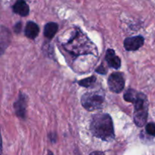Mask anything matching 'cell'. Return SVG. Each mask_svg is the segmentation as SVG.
Wrapping results in <instances>:
<instances>
[{
	"mask_svg": "<svg viewBox=\"0 0 155 155\" xmlns=\"http://www.w3.org/2000/svg\"><path fill=\"white\" fill-rule=\"evenodd\" d=\"M12 9L15 14H18L22 17L27 16L30 13V8L24 0L16 1V2L14 4L13 7H12Z\"/></svg>",
	"mask_w": 155,
	"mask_h": 155,
	"instance_id": "ba28073f",
	"label": "cell"
},
{
	"mask_svg": "<svg viewBox=\"0 0 155 155\" xmlns=\"http://www.w3.org/2000/svg\"><path fill=\"white\" fill-rule=\"evenodd\" d=\"M26 106H27L26 96L20 93L19 98L15 104V110L16 114L22 119H24L26 116Z\"/></svg>",
	"mask_w": 155,
	"mask_h": 155,
	"instance_id": "52a82bcc",
	"label": "cell"
},
{
	"mask_svg": "<svg viewBox=\"0 0 155 155\" xmlns=\"http://www.w3.org/2000/svg\"><path fill=\"white\" fill-rule=\"evenodd\" d=\"M21 22H19V23H18V24H16V25L15 26V33H20V32H21Z\"/></svg>",
	"mask_w": 155,
	"mask_h": 155,
	"instance_id": "9a60e30c",
	"label": "cell"
},
{
	"mask_svg": "<svg viewBox=\"0 0 155 155\" xmlns=\"http://www.w3.org/2000/svg\"><path fill=\"white\" fill-rule=\"evenodd\" d=\"M93 44L88 39L86 35L83 34L80 30L76 31L74 36H72L64 45L65 48L74 54H90L92 52Z\"/></svg>",
	"mask_w": 155,
	"mask_h": 155,
	"instance_id": "7a4b0ae2",
	"label": "cell"
},
{
	"mask_svg": "<svg viewBox=\"0 0 155 155\" xmlns=\"http://www.w3.org/2000/svg\"><path fill=\"white\" fill-rule=\"evenodd\" d=\"M105 59L107 64L111 68L115 69H119L120 68L121 61L119 57L116 55V53L113 49H107L106 51Z\"/></svg>",
	"mask_w": 155,
	"mask_h": 155,
	"instance_id": "9c48e42d",
	"label": "cell"
},
{
	"mask_svg": "<svg viewBox=\"0 0 155 155\" xmlns=\"http://www.w3.org/2000/svg\"><path fill=\"white\" fill-rule=\"evenodd\" d=\"M104 100V95L99 92H88L83 95L81 103L85 109L89 111H93L102 107Z\"/></svg>",
	"mask_w": 155,
	"mask_h": 155,
	"instance_id": "277c9868",
	"label": "cell"
},
{
	"mask_svg": "<svg viewBox=\"0 0 155 155\" xmlns=\"http://www.w3.org/2000/svg\"><path fill=\"white\" fill-rule=\"evenodd\" d=\"M146 132L151 136H155V124H153V123H150V124H147Z\"/></svg>",
	"mask_w": 155,
	"mask_h": 155,
	"instance_id": "5bb4252c",
	"label": "cell"
},
{
	"mask_svg": "<svg viewBox=\"0 0 155 155\" xmlns=\"http://www.w3.org/2000/svg\"><path fill=\"white\" fill-rule=\"evenodd\" d=\"M138 95H139V92H136L134 89H129L124 94V99L125 101H128V102L134 103L136 101V98H137Z\"/></svg>",
	"mask_w": 155,
	"mask_h": 155,
	"instance_id": "7c38bea8",
	"label": "cell"
},
{
	"mask_svg": "<svg viewBox=\"0 0 155 155\" xmlns=\"http://www.w3.org/2000/svg\"><path fill=\"white\" fill-rule=\"evenodd\" d=\"M134 119L135 124L139 127H142L146 124L148 119V102L146 95L139 92L137 98L134 103Z\"/></svg>",
	"mask_w": 155,
	"mask_h": 155,
	"instance_id": "3957f363",
	"label": "cell"
},
{
	"mask_svg": "<svg viewBox=\"0 0 155 155\" xmlns=\"http://www.w3.org/2000/svg\"><path fill=\"white\" fill-rule=\"evenodd\" d=\"M39 27L36 23L33 21L27 22L25 27V35L30 39H35L39 35Z\"/></svg>",
	"mask_w": 155,
	"mask_h": 155,
	"instance_id": "30bf717a",
	"label": "cell"
},
{
	"mask_svg": "<svg viewBox=\"0 0 155 155\" xmlns=\"http://www.w3.org/2000/svg\"><path fill=\"white\" fill-rule=\"evenodd\" d=\"M58 30V25L56 23H48L44 27V36L48 39H51L56 34Z\"/></svg>",
	"mask_w": 155,
	"mask_h": 155,
	"instance_id": "8fae6325",
	"label": "cell"
},
{
	"mask_svg": "<svg viewBox=\"0 0 155 155\" xmlns=\"http://www.w3.org/2000/svg\"><path fill=\"white\" fill-rule=\"evenodd\" d=\"M95 81H96V78H95V77L92 76V77H88V78L84 79V80H80V81L78 82V84L80 85V86H83V87L88 88L90 87L92 85H93L94 83H95Z\"/></svg>",
	"mask_w": 155,
	"mask_h": 155,
	"instance_id": "4fadbf2b",
	"label": "cell"
},
{
	"mask_svg": "<svg viewBox=\"0 0 155 155\" xmlns=\"http://www.w3.org/2000/svg\"><path fill=\"white\" fill-rule=\"evenodd\" d=\"M145 39L142 36L128 37L124 40V47L127 51H136L144 45Z\"/></svg>",
	"mask_w": 155,
	"mask_h": 155,
	"instance_id": "8992f818",
	"label": "cell"
},
{
	"mask_svg": "<svg viewBox=\"0 0 155 155\" xmlns=\"http://www.w3.org/2000/svg\"><path fill=\"white\" fill-rule=\"evenodd\" d=\"M108 87L111 92L120 93L122 92L125 86L124 77L120 73H114L109 77L107 80Z\"/></svg>",
	"mask_w": 155,
	"mask_h": 155,
	"instance_id": "5b68a950",
	"label": "cell"
},
{
	"mask_svg": "<svg viewBox=\"0 0 155 155\" xmlns=\"http://www.w3.org/2000/svg\"><path fill=\"white\" fill-rule=\"evenodd\" d=\"M96 71L98 73H99V74H105V73H106V71H105V70H104V68H103L102 65H101V66H100L99 68H98V69L96 70Z\"/></svg>",
	"mask_w": 155,
	"mask_h": 155,
	"instance_id": "2e32d148",
	"label": "cell"
},
{
	"mask_svg": "<svg viewBox=\"0 0 155 155\" xmlns=\"http://www.w3.org/2000/svg\"><path fill=\"white\" fill-rule=\"evenodd\" d=\"M90 155H104L102 152H100V151H94Z\"/></svg>",
	"mask_w": 155,
	"mask_h": 155,
	"instance_id": "e0dca14e",
	"label": "cell"
},
{
	"mask_svg": "<svg viewBox=\"0 0 155 155\" xmlns=\"http://www.w3.org/2000/svg\"><path fill=\"white\" fill-rule=\"evenodd\" d=\"M90 130L94 136L104 141L110 142L115 137L113 121L108 114L99 113L93 116Z\"/></svg>",
	"mask_w": 155,
	"mask_h": 155,
	"instance_id": "6da1fadb",
	"label": "cell"
}]
</instances>
